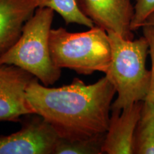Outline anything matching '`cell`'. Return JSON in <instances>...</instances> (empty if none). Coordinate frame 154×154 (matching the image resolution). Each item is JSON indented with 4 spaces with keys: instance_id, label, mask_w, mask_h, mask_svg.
Listing matches in <instances>:
<instances>
[{
    "instance_id": "6da1fadb",
    "label": "cell",
    "mask_w": 154,
    "mask_h": 154,
    "mask_svg": "<svg viewBox=\"0 0 154 154\" xmlns=\"http://www.w3.org/2000/svg\"><path fill=\"white\" fill-rule=\"evenodd\" d=\"M116 94L106 76L91 84L76 78L68 85L54 88L34 78L26 96L34 114L49 123L59 137L82 140L105 136Z\"/></svg>"
},
{
    "instance_id": "7a4b0ae2",
    "label": "cell",
    "mask_w": 154,
    "mask_h": 154,
    "mask_svg": "<svg viewBox=\"0 0 154 154\" xmlns=\"http://www.w3.org/2000/svg\"><path fill=\"white\" fill-rule=\"evenodd\" d=\"M107 33L111 44V61L105 76L117 94L111 110L121 111L146 99L151 76V71L146 66L149 45L144 36L131 40L114 32Z\"/></svg>"
},
{
    "instance_id": "3957f363",
    "label": "cell",
    "mask_w": 154,
    "mask_h": 154,
    "mask_svg": "<svg viewBox=\"0 0 154 154\" xmlns=\"http://www.w3.org/2000/svg\"><path fill=\"white\" fill-rule=\"evenodd\" d=\"M54 11L38 7L24 24L13 46L0 56V64L14 65L33 75L44 86L60 79L61 69L54 63L49 49V34Z\"/></svg>"
},
{
    "instance_id": "277c9868",
    "label": "cell",
    "mask_w": 154,
    "mask_h": 154,
    "mask_svg": "<svg viewBox=\"0 0 154 154\" xmlns=\"http://www.w3.org/2000/svg\"><path fill=\"white\" fill-rule=\"evenodd\" d=\"M49 49L57 66L79 74H106L111 61L109 35L97 26L82 32H70L63 27L51 29Z\"/></svg>"
},
{
    "instance_id": "5b68a950",
    "label": "cell",
    "mask_w": 154,
    "mask_h": 154,
    "mask_svg": "<svg viewBox=\"0 0 154 154\" xmlns=\"http://www.w3.org/2000/svg\"><path fill=\"white\" fill-rule=\"evenodd\" d=\"M59 137L49 123L34 114L18 131L0 136V154H54Z\"/></svg>"
},
{
    "instance_id": "8992f818",
    "label": "cell",
    "mask_w": 154,
    "mask_h": 154,
    "mask_svg": "<svg viewBox=\"0 0 154 154\" xmlns=\"http://www.w3.org/2000/svg\"><path fill=\"white\" fill-rule=\"evenodd\" d=\"M33 75L14 65L0 64V121L19 122L34 114L26 99Z\"/></svg>"
},
{
    "instance_id": "52a82bcc",
    "label": "cell",
    "mask_w": 154,
    "mask_h": 154,
    "mask_svg": "<svg viewBox=\"0 0 154 154\" xmlns=\"http://www.w3.org/2000/svg\"><path fill=\"white\" fill-rule=\"evenodd\" d=\"M81 11L95 26L126 39H134L131 24L134 14L131 0H76Z\"/></svg>"
},
{
    "instance_id": "ba28073f",
    "label": "cell",
    "mask_w": 154,
    "mask_h": 154,
    "mask_svg": "<svg viewBox=\"0 0 154 154\" xmlns=\"http://www.w3.org/2000/svg\"><path fill=\"white\" fill-rule=\"evenodd\" d=\"M143 101L136 102L121 111L111 110L102 154H133L135 129L140 118Z\"/></svg>"
},
{
    "instance_id": "9c48e42d",
    "label": "cell",
    "mask_w": 154,
    "mask_h": 154,
    "mask_svg": "<svg viewBox=\"0 0 154 154\" xmlns=\"http://www.w3.org/2000/svg\"><path fill=\"white\" fill-rule=\"evenodd\" d=\"M37 8V0H0V56L18 40Z\"/></svg>"
},
{
    "instance_id": "30bf717a",
    "label": "cell",
    "mask_w": 154,
    "mask_h": 154,
    "mask_svg": "<svg viewBox=\"0 0 154 154\" xmlns=\"http://www.w3.org/2000/svg\"><path fill=\"white\" fill-rule=\"evenodd\" d=\"M133 154H154V103L143 101L133 141Z\"/></svg>"
},
{
    "instance_id": "8fae6325",
    "label": "cell",
    "mask_w": 154,
    "mask_h": 154,
    "mask_svg": "<svg viewBox=\"0 0 154 154\" xmlns=\"http://www.w3.org/2000/svg\"><path fill=\"white\" fill-rule=\"evenodd\" d=\"M38 7L50 8L62 17L66 24H77L91 28L95 26L79 8L76 0H37Z\"/></svg>"
},
{
    "instance_id": "7c38bea8",
    "label": "cell",
    "mask_w": 154,
    "mask_h": 154,
    "mask_svg": "<svg viewBox=\"0 0 154 154\" xmlns=\"http://www.w3.org/2000/svg\"><path fill=\"white\" fill-rule=\"evenodd\" d=\"M105 136L82 140L59 137L54 154H102Z\"/></svg>"
},
{
    "instance_id": "4fadbf2b",
    "label": "cell",
    "mask_w": 154,
    "mask_h": 154,
    "mask_svg": "<svg viewBox=\"0 0 154 154\" xmlns=\"http://www.w3.org/2000/svg\"><path fill=\"white\" fill-rule=\"evenodd\" d=\"M154 13V0H136L134 14L131 24L133 32L141 28L146 20Z\"/></svg>"
},
{
    "instance_id": "5bb4252c",
    "label": "cell",
    "mask_w": 154,
    "mask_h": 154,
    "mask_svg": "<svg viewBox=\"0 0 154 154\" xmlns=\"http://www.w3.org/2000/svg\"><path fill=\"white\" fill-rule=\"evenodd\" d=\"M143 36L149 45V54L151 59V76L147 95L144 101H149L154 103V26L144 25L142 26Z\"/></svg>"
},
{
    "instance_id": "9a60e30c",
    "label": "cell",
    "mask_w": 154,
    "mask_h": 154,
    "mask_svg": "<svg viewBox=\"0 0 154 154\" xmlns=\"http://www.w3.org/2000/svg\"><path fill=\"white\" fill-rule=\"evenodd\" d=\"M144 25H152V26H154V13L151 14L148 17L143 26H144Z\"/></svg>"
}]
</instances>
